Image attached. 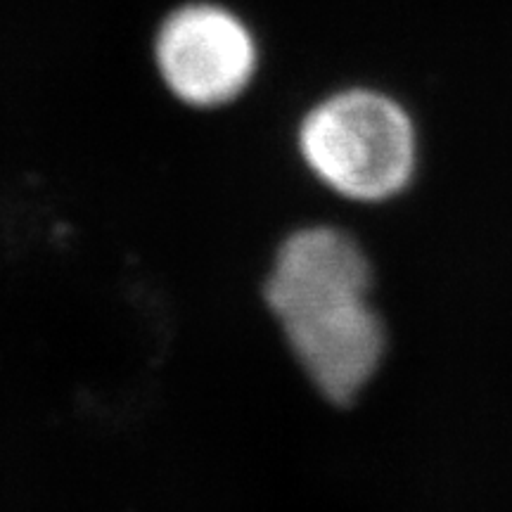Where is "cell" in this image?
Masks as SVG:
<instances>
[{
	"mask_svg": "<svg viewBox=\"0 0 512 512\" xmlns=\"http://www.w3.org/2000/svg\"><path fill=\"white\" fill-rule=\"evenodd\" d=\"M155 62L171 93L192 107H221L247 91L259 64L252 31L214 3H188L157 31Z\"/></svg>",
	"mask_w": 512,
	"mask_h": 512,
	"instance_id": "2",
	"label": "cell"
},
{
	"mask_svg": "<svg viewBox=\"0 0 512 512\" xmlns=\"http://www.w3.org/2000/svg\"><path fill=\"white\" fill-rule=\"evenodd\" d=\"M370 264L344 230L311 226L292 233L275 254L266 280V302L273 313L325 294H368Z\"/></svg>",
	"mask_w": 512,
	"mask_h": 512,
	"instance_id": "4",
	"label": "cell"
},
{
	"mask_svg": "<svg viewBox=\"0 0 512 512\" xmlns=\"http://www.w3.org/2000/svg\"><path fill=\"white\" fill-rule=\"evenodd\" d=\"M275 318L306 375L330 401L356 399L380 368L387 337L368 294L309 299Z\"/></svg>",
	"mask_w": 512,
	"mask_h": 512,
	"instance_id": "3",
	"label": "cell"
},
{
	"mask_svg": "<svg viewBox=\"0 0 512 512\" xmlns=\"http://www.w3.org/2000/svg\"><path fill=\"white\" fill-rule=\"evenodd\" d=\"M299 152L316 178L356 202H382L411 183L418 138L389 95L349 88L320 100L299 126Z\"/></svg>",
	"mask_w": 512,
	"mask_h": 512,
	"instance_id": "1",
	"label": "cell"
}]
</instances>
